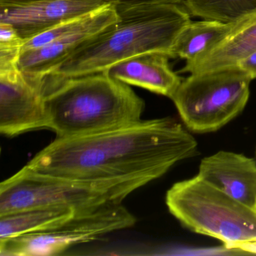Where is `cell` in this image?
I'll return each mask as SVG.
<instances>
[{"label":"cell","mask_w":256,"mask_h":256,"mask_svg":"<svg viewBox=\"0 0 256 256\" xmlns=\"http://www.w3.org/2000/svg\"><path fill=\"white\" fill-rule=\"evenodd\" d=\"M148 184L142 179H71L38 173L26 164L0 184V216L43 206L82 209L122 203L128 194Z\"/></svg>","instance_id":"obj_5"},{"label":"cell","mask_w":256,"mask_h":256,"mask_svg":"<svg viewBox=\"0 0 256 256\" xmlns=\"http://www.w3.org/2000/svg\"><path fill=\"white\" fill-rule=\"evenodd\" d=\"M109 4V0H0V22L14 26L26 41Z\"/></svg>","instance_id":"obj_10"},{"label":"cell","mask_w":256,"mask_h":256,"mask_svg":"<svg viewBox=\"0 0 256 256\" xmlns=\"http://www.w3.org/2000/svg\"><path fill=\"white\" fill-rule=\"evenodd\" d=\"M44 128L56 138L78 137L142 120L145 102L130 85L104 72L46 77Z\"/></svg>","instance_id":"obj_2"},{"label":"cell","mask_w":256,"mask_h":256,"mask_svg":"<svg viewBox=\"0 0 256 256\" xmlns=\"http://www.w3.org/2000/svg\"><path fill=\"white\" fill-rule=\"evenodd\" d=\"M79 210L43 206L0 216V240L50 228L73 216Z\"/></svg>","instance_id":"obj_14"},{"label":"cell","mask_w":256,"mask_h":256,"mask_svg":"<svg viewBox=\"0 0 256 256\" xmlns=\"http://www.w3.org/2000/svg\"><path fill=\"white\" fill-rule=\"evenodd\" d=\"M118 13L116 23L84 43L49 76L64 78L102 72L149 52L170 56L178 35L191 22L184 6L174 4L140 6Z\"/></svg>","instance_id":"obj_3"},{"label":"cell","mask_w":256,"mask_h":256,"mask_svg":"<svg viewBox=\"0 0 256 256\" xmlns=\"http://www.w3.org/2000/svg\"><path fill=\"white\" fill-rule=\"evenodd\" d=\"M238 250L247 254H256V241L242 244L238 247Z\"/></svg>","instance_id":"obj_20"},{"label":"cell","mask_w":256,"mask_h":256,"mask_svg":"<svg viewBox=\"0 0 256 256\" xmlns=\"http://www.w3.org/2000/svg\"><path fill=\"white\" fill-rule=\"evenodd\" d=\"M136 222L134 216L122 203L88 206L50 228L0 240V254L55 256L74 246L132 227Z\"/></svg>","instance_id":"obj_7"},{"label":"cell","mask_w":256,"mask_h":256,"mask_svg":"<svg viewBox=\"0 0 256 256\" xmlns=\"http://www.w3.org/2000/svg\"><path fill=\"white\" fill-rule=\"evenodd\" d=\"M232 24L204 19L191 20L178 35L170 50V58H179L186 62L197 59L224 38Z\"/></svg>","instance_id":"obj_15"},{"label":"cell","mask_w":256,"mask_h":256,"mask_svg":"<svg viewBox=\"0 0 256 256\" xmlns=\"http://www.w3.org/2000/svg\"><path fill=\"white\" fill-rule=\"evenodd\" d=\"M252 80L238 66L190 74L170 98L190 131L212 132L244 110L250 98Z\"/></svg>","instance_id":"obj_6"},{"label":"cell","mask_w":256,"mask_h":256,"mask_svg":"<svg viewBox=\"0 0 256 256\" xmlns=\"http://www.w3.org/2000/svg\"><path fill=\"white\" fill-rule=\"evenodd\" d=\"M197 152V140L182 124L172 118H157L88 136L56 138L26 166L71 179L150 182Z\"/></svg>","instance_id":"obj_1"},{"label":"cell","mask_w":256,"mask_h":256,"mask_svg":"<svg viewBox=\"0 0 256 256\" xmlns=\"http://www.w3.org/2000/svg\"><path fill=\"white\" fill-rule=\"evenodd\" d=\"M169 59L167 54L149 52L116 62L103 72L126 84L170 98L182 79L172 71Z\"/></svg>","instance_id":"obj_13"},{"label":"cell","mask_w":256,"mask_h":256,"mask_svg":"<svg viewBox=\"0 0 256 256\" xmlns=\"http://www.w3.org/2000/svg\"></svg>","instance_id":"obj_22"},{"label":"cell","mask_w":256,"mask_h":256,"mask_svg":"<svg viewBox=\"0 0 256 256\" xmlns=\"http://www.w3.org/2000/svg\"><path fill=\"white\" fill-rule=\"evenodd\" d=\"M182 6L191 16L226 24L256 11V0H186Z\"/></svg>","instance_id":"obj_16"},{"label":"cell","mask_w":256,"mask_h":256,"mask_svg":"<svg viewBox=\"0 0 256 256\" xmlns=\"http://www.w3.org/2000/svg\"><path fill=\"white\" fill-rule=\"evenodd\" d=\"M236 66L246 72L252 78H256V52L240 61Z\"/></svg>","instance_id":"obj_19"},{"label":"cell","mask_w":256,"mask_h":256,"mask_svg":"<svg viewBox=\"0 0 256 256\" xmlns=\"http://www.w3.org/2000/svg\"><path fill=\"white\" fill-rule=\"evenodd\" d=\"M24 40L20 37L17 30L10 24L0 22V48H22Z\"/></svg>","instance_id":"obj_17"},{"label":"cell","mask_w":256,"mask_h":256,"mask_svg":"<svg viewBox=\"0 0 256 256\" xmlns=\"http://www.w3.org/2000/svg\"><path fill=\"white\" fill-rule=\"evenodd\" d=\"M198 175L236 200L256 206L254 158L230 151H218L202 160Z\"/></svg>","instance_id":"obj_11"},{"label":"cell","mask_w":256,"mask_h":256,"mask_svg":"<svg viewBox=\"0 0 256 256\" xmlns=\"http://www.w3.org/2000/svg\"><path fill=\"white\" fill-rule=\"evenodd\" d=\"M118 18L116 7L109 4L26 40L19 68L28 77L46 78L84 43L116 23Z\"/></svg>","instance_id":"obj_8"},{"label":"cell","mask_w":256,"mask_h":256,"mask_svg":"<svg viewBox=\"0 0 256 256\" xmlns=\"http://www.w3.org/2000/svg\"><path fill=\"white\" fill-rule=\"evenodd\" d=\"M46 78L28 77L20 68L0 72V132L10 137L44 128Z\"/></svg>","instance_id":"obj_9"},{"label":"cell","mask_w":256,"mask_h":256,"mask_svg":"<svg viewBox=\"0 0 256 256\" xmlns=\"http://www.w3.org/2000/svg\"><path fill=\"white\" fill-rule=\"evenodd\" d=\"M115 6L116 11L120 12L132 7L140 6L160 5V4H174L184 5L186 0H109Z\"/></svg>","instance_id":"obj_18"},{"label":"cell","mask_w":256,"mask_h":256,"mask_svg":"<svg viewBox=\"0 0 256 256\" xmlns=\"http://www.w3.org/2000/svg\"><path fill=\"white\" fill-rule=\"evenodd\" d=\"M254 208H256V206H254Z\"/></svg>","instance_id":"obj_21"},{"label":"cell","mask_w":256,"mask_h":256,"mask_svg":"<svg viewBox=\"0 0 256 256\" xmlns=\"http://www.w3.org/2000/svg\"><path fill=\"white\" fill-rule=\"evenodd\" d=\"M170 214L187 228L238 250L256 241V209L196 175L174 184L166 193Z\"/></svg>","instance_id":"obj_4"},{"label":"cell","mask_w":256,"mask_h":256,"mask_svg":"<svg viewBox=\"0 0 256 256\" xmlns=\"http://www.w3.org/2000/svg\"><path fill=\"white\" fill-rule=\"evenodd\" d=\"M256 52V11L233 22L224 38L206 53L188 61L180 72L199 74L234 67Z\"/></svg>","instance_id":"obj_12"}]
</instances>
